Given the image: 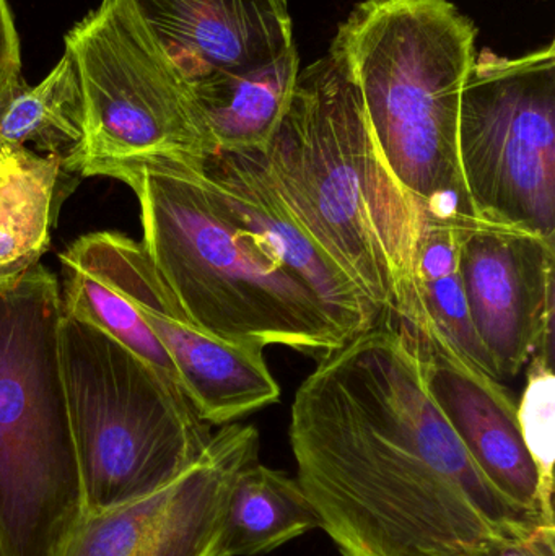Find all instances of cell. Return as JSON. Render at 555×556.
I'll use <instances>...</instances> for the list:
<instances>
[{"label": "cell", "mask_w": 555, "mask_h": 556, "mask_svg": "<svg viewBox=\"0 0 555 556\" xmlns=\"http://www.w3.org/2000/svg\"><path fill=\"white\" fill-rule=\"evenodd\" d=\"M289 438L297 480L342 556H494L555 526L479 472L398 324L321 359L297 389Z\"/></svg>", "instance_id": "6da1fadb"}, {"label": "cell", "mask_w": 555, "mask_h": 556, "mask_svg": "<svg viewBox=\"0 0 555 556\" xmlns=\"http://www.w3.org/2000/svg\"><path fill=\"white\" fill-rule=\"evenodd\" d=\"M263 159L297 220L383 323L394 316L404 329H429L416 281L422 212L391 172L357 88L329 55L300 72Z\"/></svg>", "instance_id": "7a4b0ae2"}, {"label": "cell", "mask_w": 555, "mask_h": 556, "mask_svg": "<svg viewBox=\"0 0 555 556\" xmlns=\"http://www.w3.org/2000/svg\"><path fill=\"white\" fill-rule=\"evenodd\" d=\"M202 160H155L110 175L137 195L143 248L189 319L225 342L321 359L345 345L312 288L235 214Z\"/></svg>", "instance_id": "3957f363"}, {"label": "cell", "mask_w": 555, "mask_h": 556, "mask_svg": "<svg viewBox=\"0 0 555 556\" xmlns=\"http://www.w3.org/2000/svg\"><path fill=\"white\" fill-rule=\"evenodd\" d=\"M478 26L450 0H364L329 58L357 88L375 139L422 215H472L458 155Z\"/></svg>", "instance_id": "277c9868"}, {"label": "cell", "mask_w": 555, "mask_h": 556, "mask_svg": "<svg viewBox=\"0 0 555 556\" xmlns=\"http://www.w3.org/2000/svg\"><path fill=\"white\" fill-rule=\"evenodd\" d=\"M61 317V285L42 264L0 287V556H59L87 513Z\"/></svg>", "instance_id": "5b68a950"}, {"label": "cell", "mask_w": 555, "mask_h": 556, "mask_svg": "<svg viewBox=\"0 0 555 556\" xmlns=\"http://www.w3.org/2000/svg\"><path fill=\"white\" fill-rule=\"evenodd\" d=\"M59 352L85 515L153 495L205 456L211 425L123 343L62 313Z\"/></svg>", "instance_id": "8992f818"}, {"label": "cell", "mask_w": 555, "mask_h": 556, "mask_svg": "<svg viewBox=\"0 0 555 556\" xmlns=\"http://www.w3.org/2000/svg\"><path fill=\"white\" fill-rule=\"evenodd\" d=\"M64 41L85 116L84 142L67 172L110 178L121 166L217 152L191 81L133 0H101Z\"/></svg>", "instance_id": "52a82bcc"}, {"label": "cell", "mask_w": 555, "mask_h": 556, "mask_svg": "<svg viewBox=\"0 0 555 556\" xmlns=\"http://www.w3.org/2000/svg\"><path fill=\"white\" fill-rule=\"evenodd\" d=\"M458 155L472 215L555 240V46L484 49L463 88Z\"/></svg>", "instance_id": "ba28073f"}, {"label": "cell", "mask_w": 555, "mask_h": 556, "mask_svg": "<svg viewBox=\"0 0 555 556\" xmlns=\"http://www.w3.org/2000/svg\"><path fill=\"white\" fill-rule=\"evenodd\" d=\"M453 227L472 326L504 382L553 352L554 240L465 212Z\"/></svg>", "instance_id": "9c48e42d"}, {"label": "cell", "mask_w": 555, "mask_h": 556, "mask_svg": "<svg viewBox=\"0 0 555 556\" xmlns=\"http://www.w3.org/2000/svg\"><path fill=\"white\" fill-rule=\"evenodd\" d=\"M68 250L136 307L202 418L228 417L254 397L264 375L260 350L199 329L153 266L142 241L121 231H94L75 240Z\"/></svg>", "instance_id": "30bf717a"}, {"label": "cell", "mask_w": 555, "mask_h": 556, "mask_svg": "<svg viewBox=\"0 0 555 556\" xmlns=\"http://www.w3.org/2000/svg\"><path fill=\"white\" fill-rule=\"evenodd\" d=\"M256 457V428L224 425L205 456L165 489L85 515L59 556H220L231 483Z\"/></svg>", "instance_id": "8fae6325"}, {"label": "cell", "mask_w": 555, "mask_h": 556, "mask_svg": "<svg viewBox=\"0 0 555 556\" xmlns=\"http://www.w3.org/2000/svg\"><path fill=\"white\" fill-rule=\"evenodd\" d=\"M409 332V330H407ZM416 339L427 388L479 472L515 508L555 525L518 425L517 402L502 382L469 365L433 329Z\"/></svg>", "instance_id": "7c38bea8"}, {"label": "cell", "mask_w": 555, "mask_h": 556, "mask_svg": "<svg viewBox=\"0 0 555 556\" xmlns=\"http://www.w3.org/2000/svg\"><path fill=\"white\" fill-rule=\"evenodd\" d=\"M202 169L235 214L312 288L349 340L383 323L380 311L297 220L267 173L263 152H215L202 160Z\"/></svg>", "instance_id": "4fadbf2b"}, {"label": "cell", "mask_w": 555, "mask_h": 556, "mask_svg": "<svg viewBox=\"0 0 555 556\" xmlns=\"http://www.w3.org/2000/svg\"><path fill=\"white\" fill-rule=\"evenodd\" d=\"M189 81L269 61L295 45L292 18L264 0H133Z\"/></svg>", "instance_id": "5bb4252c"}, {"label": "cell", "mask_w": 555, "mask_h": 556, "mask_svg": "<svg viewBox=\"0 0 555 556\" xmlns=\"http://www.w3.org/2000/svg\"><path fill=\"white\" fill-rule=\"evenodd\" d=\"M299 74L300 55L292 45L269 61L209 72L192 81L217 152H266L289 111Z\"/></svg>", "instance_id": "9a60e30c"}, {"label": "cell", "mask_w": 555, "mask_h": 556, "mask_svg": "<svg viewBox=\"0 0 555 556\" xmlns=\"http://www.w3.org/2000/svg\"><path fill=\"white\" fill-rule=\"evenodd\" d=\"M80 179L59 156L0 147V287L41 264L62 204Z\"/></svg>", "instance_id": "2e32d148"}, {"label": "cell", "mask_w": 555, "mask_h": 556, "mask_svg": "<svg viewBox=\"0 0 555 556\" xmlns=\"http://www.w3.org/2000/svg\"><path fill=\"white\" fill-rule=\"evenodd\" d=\"M321 528L299 480L248 460L231 483L225 509L220 556L269 554Z\"/></svg>", "instance_id": "e0dca14e"}, {"label": "cell", "mask_w": 555, "mask_h": 556, "mask_svg": "<svg viewBox=\"0 0 555 556\" xmlns=\"http://www.w3.org/2000/svg\"><path fill=\"white\" fill-rule=\"evenodd\" d=\"M85 137L84 98L71 55L42 78L23 84L0 108V147L35 150L65 163L80 149Z\"/></svg>", "instance_id": "ac0fdd59"}, {"label": "cell", "mask_w": 555, "mask_h": 556, "mask_svg": "<svg viewBox=\"0 0 555 556\" xmlns=\"http://www.w3.org/2000/svg\"><path fill=\"white\" fill-rule=\"evenodd\" d=\"M416 281L430 326L469 365L502 382L472 326L458 263L452 218L422 215L416 248Z\"/></svg>", "instance_id": "d6986e66"}, {"label": "cell", "mask_w": 555, "mask_h": 556, "mask_svg": "<svg viewBox=\"0 0 555 556\" xmlns=\"http://www.w3.org/2000/svg\"><path fill=\"white\" fill-rule=\"evenodd\" d=\"M59 261L64 278L62 313L103 330L149 363L163 381L181 389L172 359L136 307L68 248L61 253Z\"/></svg>", "instance_id": "ffe728a7"}, {"label": "cell", "mask_w": 555, "mask_h": 556, "mask_svg": "<svg viewBox=\"0 0 555 556\" xmlns=\"http://www.w3.org/2000/svg\"><path fill=\"white\" fill-rule=\"evenodd\" d=\"M521 438L540 473L547 500L554 502L555 376L553 352H540L528 363L527 386L517 404Z\"/></svg>", "instance_id": "44dd1931"}, {"label": "cell", "mask_w": 555, "mask_h": 556, "mask_svg": "<svg viewBox=\"0 0 555 556\" xmlns=\"http://www.w3.org/2000/svg\"><path fill=\"white\" fill-rule=\"evenodd\" d=\"M25 84L22 77V52L12 9L0 0V108Z\"/></svg>", "instance_id": "7402d4cb"}, {"label": "cell", "mask_w": 555, "mask_h": 556, "mask_svg": "<svg viewBox=\"0 0 555 556\" xmlns=\"http://www.w3.org/2000/svg\"><path fill=\"white\" fill-rule=\"evenodd\" d=\"M494 556H555V526H541L527 538L507 542Z\"/></svg>", "instance_id": "603a6c76"}, {"label": "cell", "mask_w": 555, "mask_h": 556, "mask_svg": "<svg viewBox=\"0 0 555 556\" xmlns=\"http://www.w3.org/2000/svg\"><path fill=\"white\" fill-rule=\"evenodd\" d=\"M264 2L269 3V5L273 7L277 13H280V15L290 18L289 0H264Z\"/></svg>", "instance_id": "cb8c5ba5"}]
</instances>
